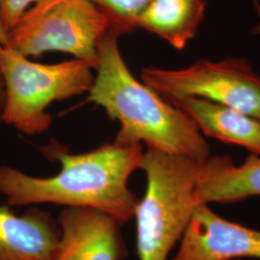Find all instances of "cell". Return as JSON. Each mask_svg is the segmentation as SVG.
Wrapping results in <instances>:
<instances>
[{
	"instance_id": "cell-1",
	"label": "cell",
	"mask_w": 260,
	"mask_h": 260,
	"mask_svg": "<svg viewBox=\"0 0 260 260\" xmlns=\"http://www.w3.org/2000/svg\"><path fill=\"white\" fill-rule=\"evenodd\" d=\"M42 152L60 162L58 174L34 177L16 168L0 166V194L9 206L53 204L93 208L108 214L121 224L134 217L139 198L128 188V180L140 169L144 154L141 144L113 142L75 154L51 142Z\"/></svg>"
},
{
	"instance_id": "cell-2",
	"label": "cell",
	"mask_w": 260,
	"mask_h": 260,
	"mask_svg": "<svg viewBox=\"0 0 260 260\" xmlns=\"http://www.w3.org/2000/svg\"><path fill=\"white\" fill-rule=\"evenodd\" d=\"M120 36L111 29L101 41L96 75L87 99L119 121L120 129L114 142L119 145L145 143L149 149L198 162L209 157V146L195 122L177 105L167 103L133 76L121 55Z\"/></svg>"
},
{
	"instance_id": "cell-3",
	"label": "cell",
	"mask_w": 260,
	"mask_h": 260,
	"mask_svg": "<svg viewBox=\"0 0 260 260\" xmlns=\"http://www.w3.org/2000/svg\"><path fill=\"white\" fill-rule=\"evenodd\" d=\"M199 163L155 149L144 152L140 169L146 175L147 188L133 217L139 260H168L183 237L198 205Z\"/></svg>"
},
{
	"instance_id": "cell-4",
	"label": "cell",
	"mask_w": 260,
	"mask_h": 260,
	"mask_svg": "<svg viewBox=\"0 0 260 260\" xmlns=\"http://www.w3.org/2000/svg\"><path fill=\"white\" fill-rule=\"evenodd\" d=\"M95 70L91 63L72 59L40 64L8 47H0V72L5 85L2 122L35 136L52 123L50 104L89 93Z\"/></svg>"
},
{
	"instance_id": "cell-5",
	"label": "cell",
	"mask_w": 260,
	"mask_h": 260,
	"mask_svg": "<svg viewBox=\"0 0 260 260\" xmlns=\"http://www.w3.org/2000/svg\"><path fill=\"white\" fill-rule=\"evenodd\" d=\"M111 29V19L91 0H42L9 31L5 47L26 57L64 52L96 69L99 45Z\"/></svg>"
},
{
	"instance_id": "cell-6",
	"label": "cell",
	"mask_w": 260,
	"mask_h": 260,
	"mask_svg": "<svg viewBox=\"0 0 260 260\" xmlns=\"http://www.w3.org/2000/svg\"><path fill=\"white\" fill-rule=\"evenodd\" d=\"M141 79L170 102L199 98L260 120V75L246 59L197 61L181 70L144 68Z\"/></svg>"
},
{
	"instance_id": "cell-7",
	"label": "cell",
	"mask_w": 260,
	"mask_h": 260,
	"mask_svg": "<svg viewBox=\"0 0 260 260\" xmlns=\"http://www.w3.org/2000/svg\"><path fill=\"white\" fill-rule=\"evenodd\" d=\"M172 260L260 259V231L219 216L208 205H197Z\"/></svg>"
},
{
	"instance_id": "cell-8",
	"label": "cell",
	"mask_w": 260,
	"mask_h": 260,
	"mask_svg": "<svg viewBox=\"0 0 260 260\" xmlns=\"http://www.w3.org/2000/svg\"><path fill=\"white\" fill-rule=\"evenodd\" d=\"M120 224L93 208L65 207L58 217L60 237L53 260H120L124 246Z\"/></svg>"
},
{
	"instance_id": "cell-9",
	"label": "cell",
	"mask_w": 260,
	"mask_h": 260,
	"mask_svg": "<svg viewBox=\"0 0 260 260\" xmlns=\"http://www.w3.org/2000/svg\"><path fill=\"white\" fill-rule=\"evenodd\" d=\"M198 205L229 204L260 196V156L251 154L241 165L230 156H209L199 163L195 189Z\"/></svg>"
},
{
	"instance_id": "cell-10",
	"label": "cell",
	"mask_w": 260,
	"mask_h": 260,
	"mask_svg": "<svg viewBox=\"0 0 260 260\" xmlns=\"http://www.w3.org/2000/svg\"><path fill=\"white\" fill-rule=\"evenodd\" d=\"M58 223L37 208L19 216L0 205V260H53Z\"/></svg>"
},
{
	"instance_id": "cell-11",
	"label": "cell",
	"mask_w": 260,
	"mask_h": 260,
	"mask_svg": "<svg viewBox=\"0 0 260 260\" xmlns=\"http://www.w3.org/2000/svg\"><path fill=\"white\" fill-rule=\"evenodd\" d=\"M194 121L204 136L248 149L260 156V120L233 108L199 98L171 102Z\"/></svg>"
},
{
	"instance_id": "cell-12",
	"label": "cell",
	"mask_w": 260,
	"mask_h": 260,
	"mask_svg": "<svg viewBox=\"0 0 260 260\" xmlns=\"http://www.w3.org/2000/svg\"><path fill=\"white\" fill-rule=\"evenodd\" d=\"M205 0H152L136 28L151 32L182 50L195 37L205 19Z\"/></svg>"
},
{
	"instance_id": "cell-13",
	"label": "cell",
	"mask_w": 260,
	"mask_h": 260,
	"mask_svg": "<svg viewBox=\"0 0 260 260\" xmlns=\"http://www.w3.org/2000/svg\"><path fill=\"white\" fill-rule=\"evenodd\" d=\"M111 19L112 25L121 35L136 29L141 15L152 0H91Z\"/></svg>"
},
{
	"instance_id": "cell-14",
	"label": "cell",
	"mask_w": 260,
	"mask_h": 260,
	"mask_svg": "<svg viewBox=\"0 0 260 260\" xmlns=\"http://www.w3.org/2000/svg\"><path fill=\"white\" fill-rule=\"evenodd\" d=\"M42 0H0V17L4 27L11 31L30 6Z\"/></svg>"
},
{
	"instance_id": "cell-15",
	"label": "cell",
	"mask_w": 260,
	"mask_h": 260,
	"mask_svg": "<svg viewBox=\"0 0 260 260\" xmlns=\"http://www.w3.org/2000/svg\"><path fill=\"white\" fill-rule=\"evenodd\" d=\"M4 104H5V85L4 80L0 72V122H2V115L4 110Z\"/></svg>"
},
{
	"instance_id": "cell-16",
	"label": "cell",
	"mask_w": 260,
	"mask_h": 260,
	"mask_svg": "<svg viewBox=\"0 0 260 260\" xmlns=\"http://www.w3.org/2000/svg\"><path fill=\"white\" fill-rule=\"evenodd\" d=\"M8 42V31L4 27L2 19L0 17V47H5Z\"/></svg>"
},
{
	"instance_id": "cell-17",
	"label": "cell",
	"mask_w": 260,
	"mask_h": 260,
	"mask_svg": "<svg viewBox=\"0 0 260 260\" xmlns=\"http://www.w3.org/2000/svg\"><path fill=\"white\" fill-rule=\"evenodd\" d=\"M254 3H255V7H256V9H257V13H258V16H259L260 18V7L259 5H258V3H257V1L255 0L254 1ZM253 33L254 34H256V35H260V21L259 23H257L254 28H253Z\"/></svg>"
},
{
	"instance_id": "cell-18",
	"label": "cell",
	"mask_w": 260,
	"mask_h": 260,
	"mask_svg": "<svg viewBox=\"0 0 260 260\" xmlns=\"http://www.w3.org/2000/svg\"><path fill=\"white\" fill-rule=\"evenodd\" d=\"M234 260H239V259H234Z\"/></svg>"
}]
</instances>
